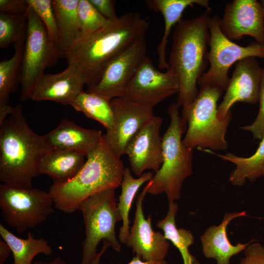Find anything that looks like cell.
<instances>
[{"instance_id":"obj_24","label":"cell","mask_w":264,"mask_h":264,"mask_svg":"<svg viewBox=\"0 0 264 264\" xmlns=\"http://www.w3.org/2000/svg\"><path fill=\"white\" fill-rule=\"evenodd\" d=\"M24 44L15 45L12 57L0 62V124L11 113L10 95L21 82L22 66Z\"/></svg>"},{"instance_id":"obj_3","label":"cell","mask_w":264,"mask_h":264,"mask_svg":"<svg viewBox=\"0 0 264 264\" xmlns=\"http://www.w3.org/2000/svg\"><path fill=\"white\" fill-rule=\"evenodd\" d=\"M211 9L200 16L181 20L175 26L169 57L168 68L179 83L177 105L185 110L197 97L198 82L208 63Z\"/></svg>"},{"instance_id":"obj_40","label":"cell","mask_w":264,"mask_h":264,"mask_svg":"<svg viewBox=\"0 0 264 264\" xmlns=\"http://www.w3.org/2000/svg\"><path fill=\"white\" fill-rule=\"evenodd\" d=\"M33 264H68L60 257H55L50 261H36Z\"/></svg>"},{"instance_id":"obj_18","label":"cell","mask_w":264,"mask_h":264,"mask_svg":"<svg viewBox=\"0 0 264 264\" xmlns=\"http://www.w3.org/2000/svg\"><path fill=\"white\" fill-rule=\"evenodd\" d=\"M86 81L81 71L74 66L68 65L64 71L56 74L44 73L36 83L30 99L50 100L71 105L83 91Z\"/></svg>"},{"instance_id":"obj_33","label":"cell","mask_w":264,"mask_h":264,"mask_svg":"<svg viewBox=\"0 0 264 264\" xmlns=\"http://www.w3.org/2000/svg\"><path fill=\"white\" fill-rule=\"evenodd\" d=\"M259 101L260 109L255 121L249 125L241 127V129L250 131L253 137L262 139L264 136V69L261 83Z\"/></svg>"},{"instance_id":"obj_42","label":"cell","mask_w":264,"mask_h":264,"mask_svg":"<svg viewBox=\"0 0 264 264\" xmlns=\"http://www.w3.org/2000/svg\"></svg>"},{"instance_id":"obj_1","label":"cell","mask_w":264,"mask_h":264,"mask_svg":"<svg viewBox=\"0 0 264 264\" xmlns=\"http://www.w3.org/2000/svg\"><path fill=\"white\" fill-rule=\"evenodd\" d=\"M150 22L139 13L127 12L89 37L79 41L64 55L76 67L88 89L98 81L107 65L134 42L145 36Z\"/></svg>"},{"instance_id":"obj_26","label":"cell","mask_w":264,"mask_h":264,"mask_svg":"<svg viewBox=\"0 0 264 264\" xmlns=\"http://www.w3.org/2000/svg\"><path fill=\"white\" fill-rule=\"evenodd\" d=\"M213 154L236 165L229 176V181L235 186H241L246 179L253 182L264 176V136L255 153L250 157H241L231 153L225 154Z\"/></svg>"},{"instance_id":"obj_39","label":"cell","mask_w":264,"mask_h":264,"mask_svg":"<svg viewBox=\"0 0 264 264\" xmlns=\"http://www.w3.org/2000/svg\"><path fill=\"white\" fill-rule=\"evenodd\" d=\"M109 247H110L109 243L106 240H104L103 246L101 250L97 253L96 255L90 262L89 264H99L102 256L104 254Z\"/></svg>"},{"instance_id":"obj_14","label":"cell","mask_w":264,"mask_h":264,"mask_svg":"<svg viewBox=\"0 0 264 264\" xmlns=\"http://www.w3.org/2000/svg\"><path fill=\"white\" fill-rule=\"evenodd\" d=\"M163 119L154 115L150 119L127 144L125 154L128 156L132 172L137 176L147 170L155 172L163 161L162 138L160 128Z\"/></svg>"},{"instance_id":"obj_35","label":"cell","mask_w":264,"mask_h":264,"mask_svg":"<svg viewBox=\"0 0 264 264\" xmlns=\"http://www.w3.org/2000/svg\"><path fill=\"white\" fill-rule=\"evenodd\" d=\"M28 8L26 0H0V13L27 15Z\"/></svg>"},{"instance_id":"obj_28","label":"cell","mask_w":264,"mask_h":264,"mask_svg":"<svg viewBox=\"0 0 264 264\" xmlns=\"http://www.w3.org/2000/svg\"><path fill=\"white\" fill-rule=\"evenodd\" d=\"M153 176L151 172H144L138 178L132 175L129 168H125L120 186L121 193L119 197L117 206L120 212L122 225L119 229L118 239L122 243L126 244L130 232L129 213L135 195L140 187L149 182Z\"/></svg>"},{"instance_id":"obj_38","label":"cell","mask_w":264,"mask_h":264,"mask_svg":"<svg viewBox=\"0 0 264 264\" xmlns=\"http://www.w3.org/2000/svg\"><path fill=\"white\" fill-rule=\"evenodd\" d=\"M128 264H167L166 261L164 260L143 261L139 258L135 256Z\"/></svg>"},{"instance_id":"obj_11","label":"cell","mask_w":264,"mask_h":264,"mask_svg":"<svg viewBox=\"0 0 264 264\" xmlns=\"http://www.w3.org/2000/svg\"><path fill=\"white\" fill-rule=\"evenodd\" d=\"M179 90L176 76L168 69L163 72L156 68L147 56L121 97L154 108Z\"/></svg>"},{"instance_id":"obj_15","label":"cell","mask_w":264,"mask_h":264,"mask_svg":"<svg viewBox=\"0 0 264 264\" xmlns=\"http://www.w3.org/2000/svg\"><path fill=\"white\" fill-rule=\"evenodd\" d=\"M148 187L147 183L137 196L134 218L126 244L143 261L164 260L170 246L169 241L163 233L153 230L151 216L146 218L144 214L143 202Z\"/></svg>"},{"instance_id":"obj_29","label":"cell","mask_w":264,"mask_h":264,"mask_svg":"<svg viewBox=\"0 0 264 264\" xmlns=\"http://www.w3.org/2000/svg\"><path fill=\"white\" fill-rule=\"evenodd\" d=\"M71 106L88 118L98 121L106 130L110 129L113 126L114 117L110 101L100 94L83 91Z\"/></svg>"},{"instance_id":"obj_16","label":"cell","mask_w":264,"mask_h":264,"mask_svg":"<svg viewBox=\"0 0 264 264\" xmlns=\"http://www.w3.org/2000/svg\"><path fill=\"white\" fill-rule=\"evenodd\" d=\"M263 73L255 57L244 58L236 64L223 100L218 108L220 119L225 118L238 102L255 104L259 101Z\"/></svg>"},{"instance_id":"obj_2","label":"cell","mask_w":264,"mask_h":264,"mask_svg":"<svg viewBox=\"0 0 264 264\" xmlns=\"http://www.w3.org/2000/svg\"><path fill=\"white\" fill-rule=\"evenodd\" d=\"M52 149L43 135L28 126L22 106L13 107L0 124V180L18 188L32 187L40 163Z\"/></svg>"},{"instance_id":"obj_20","label":"cell","mask_w":264,"mask_h":264,"mask_svg":"<svg viewBox=\"0 0 264 264\" xmlns=\"http://www.w3.org/2000/svg\"><path fill=\"white\" fill-rule=\"evenodd\" d=\"M246 212H227L224 214L222 220L218 225H212L205 231L201 236L202 251L208 259L216 261L217 264H230V259L243 250L252 242L242 243L238 242L233 245L229 241L227 228L234 219L245 216Z\"/></svg>"},{"instance_id":"obj_25","label":"cell","mask_w":264,"mask_h":264,"mask_svg":"<svg viewBox=\"0 0 264 264\" xmlns=\"http://www.w3.org/2000/svg\"><path fill=\"white\" fill-rule=\"evenodd\" d=\"M0 235L11 250L13 264H33L36 256L40 254L50 255L53 252L45 239H36L31 232H28L26 239L20 238L0 223Z\"/></svg>"},{"instance_id":"obj_6","label":"cell","mask_w":264,"mask_h":264,"mask_svg":"<svg viewBox=\"0 0 264 264\" xmlns=\"http://www.w3.org/2000/svg\"><path fill=\"white\" fill-rule=\"evenodd\" d=\"M222 90L210 86L200 87L198 95L182 112V119L188 124L183 145L193 149L225 150L228 143L225 134L231 119L230 112L223 119L218 115V101Z\"/></svg>"},{"instance_id":"obj_32","label":"cell","mask_w":264,"mask_h":264,"mask_svg":"<svg viewBox=\"0 0 264 264\" xmlns=\"http://www.w3.org/2000/svg\"><path fill=\"white\" fill-rule=\"evenodd\" d=\"M29 6L33 10L44 24L51 40L59 48V33L52 0H26Z\"/></svg>"},{"instance_id":"obj_17","label":"cell","mask_w":264,"mask_h":264,"mask_svg":"<svg viewBox=\"0 0 264 264\" xmlns=\"http://www.w3.org/2000/svg\"><path fill=\"white\" fill-rule=\"evenodd\" d=\"M220 23L222 32L231 41L249 36L264 44V13L256 0L227 2Z\"/></svg>"},{"instance_id":"obj_7","label":"cell","mask_w":264,"mask_h":264,"mask_svg":"<svg viewBox=\"0 0 264 264\" xmlns=\"http://www.w3.org/2000/svg\"><path fill=\"white\" fill-rule=\"evenodd\" d=\"M78 210L82 213L85 229L81 264H89L97 254V246L106 240L114 251L121 246L115 233V225L122 220L115 198V189L97 192L83 201Z\"/></svg>"},{"instance_id":"obj_12","label":"cell","mask_w":264,"mask_h":264,"mask_svg":"<svg viewBox=\"0 0 264 264\" xmlns=\"http://www.w3.org/2000/svg\"><path fill=\"white\" fill-rule=\"evenodd\" d=\"M145 36L134 42L112 60L104 69L98 82L87 91L109 100L121 97L147 55Z\"/></svg>"},{"instance_id":"obj_5","label":"cell","mask_w":264,"mask_h":264,"mask_svg":"<svg viewBox=\"0 0 264 264\" xmlns=\"http://www.w3.org/2000/svg\"><path fill=\"white\" fill-rule=\"evenodd\" d=\"M178 107L173 103L168 108L170 122L162 137V164L148 182L147 194L155 196L164 193L168 202L179 199L183 181L193 173V149L183 144L182 134L186 124L179 115Z\"/></svg>"},{"instance_id":"obj_23","label":"cell","mask_w":264,"mask_h":264,"mask_svg":"<svg viewBox=\"0 0 264 264\" xmlns=\"http://www.w3.org/2000/svg\"><path fill=\"white\" fill-rule=\"evenodd\" d=\"M78 2L79 0H52L59 33V49L62 56L81 37Z\"/></svg>"},{"instance_id":"obj_41","label":"cell","mask_w":264,"mask_h":264,"mask_svg":"<svg viewBox=\"0 0 264 264\" xmlns=\"http://www.w3.org/2000/svg\"><path fill=\"white\" fill-rule=\"evenodd\" d=\"M259 2L260 4L261 7L264 13V0H261Z\"/></svg>"},{"instance_id":"obj_8","label":"cell","mask_w":264,"mask_h":264,"mask_svg":"<svg viewBox=\"0 0 264 264\" xmlns=\"http://www.w3.org/2000/svg\"><path fill=\"white\" fill-rule=\"evenodd\" d=\"M220 18L210 17V38L207 60L210 66L200 77V87L210 86L226 90L230 81L228 71L235 63L248 57L264 58V44L253 42L246 46L240 45L226 37L220 27Z\"/></svg>"},{"instance_id":"obj_21","label":"cell","mask_w":264,"mask_h":264,"mask_svg":"<svg viewBox=\"0 0 264 264\" xmlns=\"http://www.w3.org/2000/svg\"><path fill=\"white\" fill-rule=\"evenodd\" d=\"M147 7L152 11L160 12L164 20V30L160 42L157 46V67L159 70H167L166 47L168 39L174 27L181 20L182 14L189 6L197 4L206 9H211L208 0H148Z\"/></svg>"},{"instance_id":"obj_4","label":"cell","mask_w":264,"mask_h":264,"mask_svg":"<svg viewBox=\"0 0 264 264\" xmlns=\"http://www.w3.org/2000/svg\"><path fill=\"white\" fill-rule=\"evenodd\" d=\"M125 167L121 158L109 148L104 139L87 156L76 175L62 183H53L48 192L54 207L65 213L78 210L81 202L89 196L109 189L119 187Z\"/></svg>"},{"instance_id":"obj_36","label":"cell","mask_w":264,"mask_h":264,"mask_svg":"<svg viewBox=\"0 0 264 264\" xmlns=\"http://www.w3.org/2000/svg\"><path fill=\"white\" fill-rule=\"evenodd\" d=\"M96 9L110 22L116 21L117 16L114 9L115 1L111 0H89Z\"/></svg>"},{"instance_id":"obj_13","label":"cell","mask_w":264,"mask_h":264,"mask_svg":"<svg viewBox=\"0 0 264 264\" xmlns=\"http://www.w3.org/2000/svg\"><path fill=\"white\" fill-rule=\"evenodd\" d=\"M113 124L106 130L104 140L117 156L125 154L126 147L133 136L153 116V108L123 97L112 99Z\"/></svg>"},{"instance_id":"obj_19","label":"cell","mask_w":264,"mask_h":264,"mask_svg":"<svg viewBox=\"0 0 264 264\" xmlns=\"http://www.w3.org/2000/svg\"><path fill=\"white\" fill-rule=\"evenodd\" d=\"M43 136L52 150L74 151L87 156L103 138L101 131L83 128L66 119Z\"/></svg>"},{"instance_id":"obj_34","label":"cell","mask_w":264,"mask_h":264,"mask_svg":"<svg viewBox=\"0 0 264 264\" xmlns=\"http://www.w3.org/2000/svg\"><path fill=\"white\" fill-rule=\"evenodd\" d=\"M239 264H264V246L258 242L251 243L244 250Z\"/></svg>"},{"instance_id":"obj_9","label":"cell","mask_w":264,"mask_h":264,"mask_svg":"<svg viewBox=\"0 0 264 264\" xmlns=\"http://www.w3.org/2000/svg\"><path fill=\"white\" fill-rule=\"evenodd\" d=\"M53 198L48 192L39 188H18L0 184L1 216L18 234L44 221L54 211Z\"/></svg>"},{"instance_id":"obj_30","label":"cell","mask_w":264,"mask_h":264,"mask_svg":"<svg viewBox=\"0 0 264 264\" xmlns=\"http://www.w3.org/2000/svg\"><path fill=\"white\" fill-rule=\"evenodd\" d=\"M27 24V15L0 13V48H6L12 44H24Z\"/></svg>"},{"instance_id":"obj_22","label":"cell","mask_w":264,"mask_h":264,"mask_svg":"<svg viewBox=\"0 0 264 264\" xmlns=\"http://www.w3.org/2000/svg\"><path fill=\"white\" fill-rule=\"evenodd\" d=\"M86 158V154L76 151L52 150L42 158L39 173L49 176L53 183H64L76 175Z\"/></svg>"},{"instance_id":"obj_27","label":"cell","mask_w":264,"mask_h":264,"mask_svg":"<svg viewBox=\"0 0 264 264\" xmlns=\"http://www.w3.org/2000/svg\"><path fill=\"white\" fill-rule=\"evenodd\" d=\"M168 210L165 217L157 221L156 226L161 229L169 241L180 252L183 264H200L197 259L192 255L189 247L194 243V238L191 232L183 228H177L176 224V217L178 208L175 201L169 202Z\"/></svg>"},{"instance_id":"obj_31","label":"cell","mask_w":264,"mask_h":264,"mask_svg":"<svg viewBox=\"0 0 264 264\" xmlns=\"http://www.w3.org/2000/svg\"><path fill=\"white\" fill-rule=\"evenodd\" d=\"M78 14L81 30L79 41L89 37L112 22L103 16L89 0H79Z\"/></svg>"},{"instance_id":"obj_10","label":"cell","mask_w":264,"mask_h":264,"mask_svg":"<svg viewBox=\"0 0 264 264\" xmlns=\"http://www.w3.org/2000/svg\"><path fill=\"white\" fill-rule=\"evenodd\" d=\"M27 32L24 43L20 100L30 99L35 85L44 70L62 56L57 45L51 40L39 18L29 6Z\"/></svg>"},{"instance_id":"obj_37","label":"cell","mask_w":264,"mask_h":264,"mask_svg":"<svg viewBox=\"0 0 264 264\" xmlns=\"http://www.w3.org/2000/svg\"><path fill=\"white\" fill-rule=\"evenodd\" d=\"M12 253L8 244L2 239L0 240V264H4Z\"/></svg>"}]
</instances>
